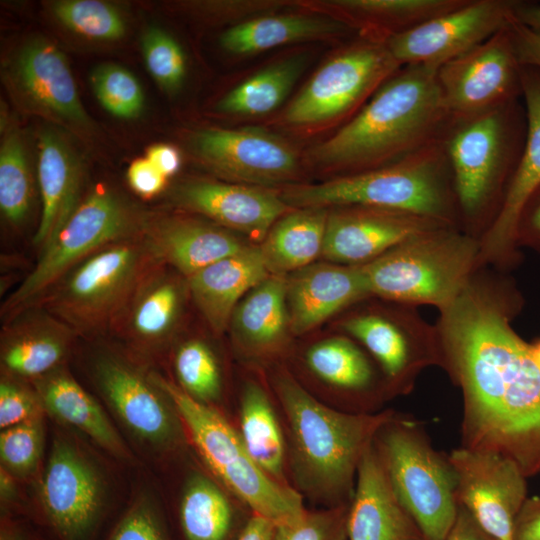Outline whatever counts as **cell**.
<instances>
[{
  "mask_svg": "<svg viewBox=\"0 0 540 540\" xmlns=\"http://www.w3.org/2000/svg\"><path fill=\"white\" fill-rule=\"evenodd\" d=\"M291 332L302 335L370 295L361 266L312 263L286 278Z\"/></svg>",
  "mask_w": 540,
  "mask_h": 540,
  "instance_id": "24",
  "label": "cell"
},
{
  "mask_svg": "<svg viewBox=\"0 0 540 540\" xmlns=\"http://www.w3.org/2000/svg\"><path fill=\"white\" fill-rule=\"evenodd\" d=\"M521 69L510 25L441 66L437 79L451 121L468 119L516 100L522 94Z\"/></svg>",
  "mask_w": 540,
  "mask_h": 540,
  "instance_id": "14",
  "label": "cell"
},
{
  "mask_svg": "<svg viewBox=\"0 0 540 540\" xmlns=\"http://www.w3.org/2000/svg\"><path fill=\"white\" fill-rule=\"evenodd\" d=\"M42 448L41 417L3 429L0 434L1 467L11 474L27 476L36 470Z\"/></svg>",
  "mask_w": 540,
  "mask_h": 540,
  "instance_id": "44",
  "label": "cell"
},
{
  "mask_svg": "<svg viewBox=\"0 0 540 540\" xmlns=\"http://www.w3.org/2000/svg\"><path fill=\"white\" fill-rule=\"evenodd\" d=\"M33 198V184L23 141L16 131H10L0 149V208L12 225L27 218Z\"/></svg>",
  "mask_w": 540,
  "mask_h": 540,
  "instance_id": "39",
  "label": "cell"
},
{
  "mask_svg": "<svg viewBox=\"0 0 540 540\" xmlns=\"http://www.w3.org/2000/svg\"><path fill=\"white\" fill-rule=\"evenodd\" d=\"M304 64L302 56H295L265 68L228 92L219 101L217 109L250 116L273 111L290 92Z\"/></svg>",
  "mask_w": 540,
  "mask_h": 540,
  "instance_id": "38",
  "label": "cell"
},
{
  "mask_svg": "<svg viewBox=\"0 0 540 540\" xmlns=\"http://www.w3.org/2000/svg\"><path fill=\"white\" fill-rule=\"evenodd\" d=\"M156 265L145 276L118 321L123 335L136 347L156 350L173 336L183 312L187 280Z\"/></svg>",
  "mask_w": 540,
  "mask_h": 540,
  "instance_id": "30",
  "label": "cell"
},
{
  "mask_svg": "<svg viewBox=\"0 0 540 540\" xmlns=\"http://www.w3.org/2000/svg\"><path fill=\"white\" fill-rule=\"evenodd\" d=\"M401 66L385 43L365 41L327 61L289 104L284 120L309 126L340 118L356 109Z\"/></svg>",
  "mask_w": 540,
  "mask_h": 540,
  "instance_id": "11",
  "label": "cell"
},
{
  "mask_svg": "<svg viewBox=\"0 0 540 540\" xmlns=\"http://www.w3.org/2000/svg\"><path fill=\"white\" fill-rule=\"evenodd\" d=\"M43 406L36 393L19 379L3 374L0 382V427L14 425L41 417Z\"/></svg>",
  "mask_w": 540,
  "mask_h": 540,
  "instance_id": "47",
  "label": "cell"
},
{
  "mask_svg": "<svg viewBox=\"0 0 540 540\" xmlns=\"http://www.w3.org/2000/svg\"><path fill=\"white\" fill-rule=\"evenodd\" d=\"M174 370L183 392L194 400L213 406L222 393V376L211 347L193 338L182 342L174 354Z\"/></svg>",
  "mask_w": 540,
  "mask_h": 540,
  "instance_id": "40",
  "label": "cell"
},
{
  "mask_svg": "<svg viewBox=\"0 0 540 540\" xmlns=\"http://www.w3.org/2000/svg\"><path fill=\"white\" fill-rule=\"evenodd\" d=\"M445 540H498L486 532L473 516L459 505L455 522Z\"/></svg>",
  "mask_w": 540,
  "mask_h": 540,
  "instance_id": "52",
  "label": "cell"
},
{
  "mask_svg": "<svg viewBox=\"0 0 540 540\" xmlns=\"http://www.w3.org/2000/svg\"><path fill=\"white\" fill-rule=\"evenodd\" d=\"M270 383L284 428L292 488L324 507L349 505L360 461L396 411H342L319 400L283 366L272 370Z\"/></svg>",
  "mask_w": 540,
  "mask_h": 540,
  "instance_id": "2",
  "label": "cell"
},
{
  "mask_svg": "<svg viewBox=\"0 0 540 540\" xmlns=\"http://www.w3.org/2000/svg\"><path fill=\"white\" fill-rule=\"evenodd\" d=\"M453 226L393 209L346 206L328 213L322 255L332 263L361 266L421 232Z\"/></svg>",
  "mask_w": 540,
  "mask_h": 540,
  "instance_id": "20",
  "label": "cell"
},
{
  "mask_svg": "<svg viewBox=\"0 0 540 540\" xmlns=\"http://www.w3.org/2000/svg\"><path fill=\"white\" fill-rule=\"evenodd\" d=\"M93 381L107 405L139 441L157 451H173L187 439L181 419L166 393L129 359L98 354Z\"/></svg>",
  "mask_w": 540,
  "mask_h": 540,
  "instance_id": "13",
  "label": "cell"
},
{
  "mask_svg": "<svg viewBox=\"0 0 540 540\" xmlns=\"http://www.w3.org/2000/svg\"><path fill=\"white\" fill-rule=\"evenodd\" d=\"M0 492L2 504L12 503L17 497V487L12 474L3 467L0 471Z\"/></svg>",
  "mask_w": 540,
  "mask_h": 540,
  "instance_id": "56",
  "label": "cell"
},
{
  "mask_svg": "<svg viewBox=\"0 0 540 540\" xmlns=\"http://www.w3.org/2000/svg\"><path fill=\"white\" fill-rule=\"evenodd\" d=\"M230 329L238 352L253 362H269L286 348L291 332L285 276L269 275L236 306Z\"/></svg>",
  "mask_w": 540,
  "mask_h": 540,
  "instance_id": "28",
  "label": "cell"
},
{
  "mask_svg": "<svg viewBox=\"0 0 540 540\" xmlns=\"http://www.w3.org/2000/svg\"><path fill=\"white\" fill-rule=\"evenodd\" d=\"M38 498L60 540H89L104 513L107 483L89 453L64 434L54 437Z\"/></svg>",
  "mask_w": 540,
  "mask_h": 540,
  "instance_id": "12",
  "label": "cell"
},
{
  "mask_svg": "<svg viewBox=\"0 0 540 540\" xmlns=\"http://www.w3.org/2000/svg\"><path fill=\"white\" fill-rule=\"evenodd\" d=\"M514 18L519 24L540 37V4L517 1Z\"/></svg>",
  "mask_w": 540,
  "mask_h": 540,
  "instance_id": "55",
  "label": "cell"
},
{
  "mask_svg": "<svg viewBox=\"0 0 540 540\" xmlns=\"http://www.w3.org/2000/svg\"><path fill=\"white\" fill-rule=\"evenodd\" d=\"M75 333L40 305H33L5 325L1 364L5 375L37 380L62 367Z\"/></svg>",
  "mask_w": 540,
  "mask_h": 540,
  "instance_id": "27",
  "label": "cell"
},
{
  "mask_svg": "<svg viewBox=\"0 0 540 540\" xmlns=\"http://www.w3.org/2000/svg\"><path fill=\"white\" fill-rule=\"evenodd\" d=\"M191 147L207 168L232 183L268 188L290 181L298 171L294 149L261 129L200 130Z\"/></svg>",
  "mask_w": 540,
  "mask_h": 540,
  "instance_id": "17",
  "label": "cell"
},
{
  "mask_svg": "<svg viewBox=\"0 0 540 540\" xmlns=\"http://www.w3.org/2000/svg\"><path fill=\"white\" fill-rule=\"evenodd\" d=\"M352 27L341 17L309 14L262 15L242 21L220 37L221 46L237 55L253 54L280 45L324 39Z\"/></svg>",
  "mask_w": 540,
  "mask_h": 540,
  "instance_id": "34",
  "label": "cell"
},
{
  "mask_svg": "<svg viewBox=\"0 0 540 540\" xmlns=\"http://www.w3.org/2000/svg\"><path fill=\"white\" fill-rule=\"evenodd\" d=\"M440 140L394 163L281 193L293 209L368 206L411 212L454 226Z\"/></svg>",
  "mask_w": 540,
  "mask_h": 540,
  "instance_id": "4",
  "label": "cell"
},
{
  "mask_svg": "<svg viewBox=\"0 0 540 540\" xmlns=\"http://www.w3.org/2000/svg\"><path fill=\"white\" fill-rule=\"evenodd\" d=\"M269 275L259 247L248 245L186 280L200 313L215 333L222 334L238 303Z\"/></svg>",
  "mask_w": 540,
  "mask_h": 540,
  "instance_id": "31",
  "label": "cell"
},
{
  "mask_svg": "<svg viewBox=\"0 0 540 540\" xmlns=\"http://www.w3.org/2000/svg\"><path fill=\"white\" fill-rule=\"evenodd\" d=\"M143 234L87 257L35 304L74 333L94 335L116 327L136 289L155 267Z\"/></svg>",
  "mask_w": 540,
  "mask_h": 540,
  "instance_id": "8",
  "label": "cell"
},
{
  "mask_svg": "<svg viewBox=\"0 0 540 540\" xmlns=\"http://www.w3.org/2000/svg\"><path fill=\"white\" fill-rule=\"evenodd\" d=\"M449 458L459 505L498 540H512L515 519L528 498V477L513 460L493 451L460 446Z\"/></svg>",
  "mask_w": 540,
  "mask_h": 540,
  "instance_id": "16",
  "label": "cell"
},
{
  "mask_svg": "<svg viewBox=\"0 0 540 540\" xmlns=\"http://www.w3.org/2000/svg\"><path fill=\"white\" fill-rule=\"evenodd\" d=\"M37 173L42 211L34 244L42 252L81 201L80 162L68 142L50 128L39 133Z\"/></svg>",
  "mask_w": 540,
  "mask_h": 540,
  "instance_id": "29",
  "label": "cell"
},
{
  "mask_svg": "<svg viewBox=\"0 0 540 540\" xmlns=\"http://www.w3.org/2000/svg\"><path fill=\"white\" fill-rule=\"evenodd\" d=\"M149 219L112 190L90 191L55 239L40 252L33 270L5 301L2 310L7 320L35 305L87 257L111 244L142 235Z\"/></svg>",
  "mask_w": 540,
  "mask_h": 540,
  "instance_id": "9",
  "label": "cell"
},
{
  "mask_svg": "<svg viewBox=\"0 0 540 540\" xmlns=\"http://www.w3.org/2000/svg\"><path fill=\"white\" fill-rule=\"evenodd\" d=\"M0 540H29L27 532L19 525L2 520Z\"/></svg>",
  "mask_w": 540,
  "mask_h": 540,
  "instance_id": "57",
  "label": "cell"
},
{
  "mask_svg": "<svg viewBox=\"0 0 540 540\" xmlns=\"http://www.w3.org/2000/svg\"><path fill=\"white\" fill-rule=\"evenodd\" d=\"M126 177L130 188L144 198L159 194L167 182V178L147 158L134 160Z\"/></svg>",
  "mask_w": 540,
  "mask_h": 540,
  "instance_id": "49",
  "label": "cell"
},
{
  "mask_svg": "<svg viewBox=\"0 0 540 540\" xmlns=\"http://www.w3.org/2000/svg\"><path fill=\"white\" fill-rule=\"evenodd\" d=\"M512 540H540V496L524 502L514 522Z\"/></svg>",
  "mask_w": 540,
  "mask_h": 540,
  "instance_id": "51",
  "label": "cell"
},
{
  "mask_svg": "<svg viewBox=\"0 0 540 540\" xmlns=\"http://www.w3.org/2000/svg\"><path fill=\"white\" fill-rule=\"evenodd\" d=\"M479 239L441 226L401 242L361 265L371 296L439 311L464 289L479 268Z\"/></svg>",
  "mask_w": 540,
  "mask_h": 540,
  "instance_id": "5",
  "label": "cell"
},
{
  "mask_svg": "<svg viewBox=\"0 0 540 540\" xmlns=\"http://www.w3.org/2000/svg\"><path fill=\"white\" fill-rule=\"evenodd\" d=\"M43 409L85 434L111 455L131 459V453L100 404L60 367L33 381Z\"/></svg>",
  "mask_w": 540,
  "mask_h": 540,
  "instance_id": "32",
  "label": "cell"
},
{
  "mask_svg": "<svg viewBox=\"0 0 540 540\" xmlns=\"http://www.w3.org/2000/svg\"><path fill=\"white\" fill-rule=\"evenodd\" d=\"M143 237L157 264L186 279L248 246L215 223L182 216L150 218Z\"/></svg>",
  "mask_w": 540,
  "mask_h": 540,
  "instance_id": "25",
  "label": "cell"
},
{
  "mask_svg": "<svg viewBox=\"0 0 540 540\" xmlns=\"http://www.w3.org/2000/svg\"><path fill=\"white\" fill-rule=\"evenodd\" d=\"M342 328L378 363L391 398L408 394L425 368L439 365L436 329L415 314L402 323L361 313L347 318Z\"/></svg>",
  "mask_w": 540,
  "mask_h": 540,
  "instance_id": "19",
  "label": "cell"
},
{
  "mask_svg": "<svg viewBox=\"0 0 540 540\" xmlns=\"http://www.w3.org/2000/svg\"><path fill=\"white\" fill-rule=\"evenodd\" d=\"M515 101L455 121L453 132L444 142L455 198L469 219L483 214L506 177L510 179L519 159L526 117Z\"/></svg>",
  "mask_w": 540,
  "mask_h": 540,
  "instance_id": "10",
  "label": "cell"
},
{
  "mask_svg": "<svg viewBox=\"0 0 540 540\" xmlns=\"http://www.w3.org/2000/svg\"><path fill=\"white\" fill-rule=\"evenodd\" d=\"M175 203L215 224L262 241L275 222L293 210L268 188L239 183L192 180L173 191Z\"/></svg>",
  "mask_w": 540,
  "mask_h": 540,
  "instance_id": "21",
  "label": "cell"
},
{
  "mask_svg": "<svg viewBox=\"0 0 540 540\" xmlns=\"http://www.w3.org/2000/svg\"><path fill=\"white\" fill-rule=\"evenodd\" d=\"M533 351L540 360V339L532 343Z\"/></svg>",
  "mask_w": 540,
  "mask_h": 540,
  "instance_id": "58",
  "label": "cell"
},
{
  "mask_svg": "<svg viewBox=\"0 0 540 540\" xmlns=\"http://www.w3.org/2000/svg\"><path fill=\"white\" fill-rule=\"evenodd\" d=\"M349 505L305 509L276 524L275 540H346Z\"/></svg>",
  "mask_w": 540,
  "mask_h": 540,
  "instance_id": "45",
  "label": "cell"
},
{
  "mask_svg": "<svg viewBox=\"0 0 540 540\" xmlns=\"http://www.w3.org/2000/svg\"><path fill=\"white\" fill-rule=\"evenodd\" d=\"M514 0H467L460 7L390 37L398 64L439 69L483 43L514 19Z\"/></svg>",
  "mask_w": 540,
  "mask_h": 540,
  "instance_id": "15",
  "label": "cell"
},
{
  "mask_svg": "<svg viewBox=\"0 0 540 540\" xmlns=\"http://www.w3.org/2000/svg\"><path fill=\"white\" fill-rule=\"evenodd\" d=\"M12 82L28 105L45 117L75 128L90 125L68 61L48 40L23 45L12 64Z\"/></svg>",
  "mask_w": 540,
  "mask_h": 540,
  "instance_id": "22",
  "label": "cell"
},
{
  "mask_svg": "<svg viewBox=\"0 0 540 540\" xmlns=\"http://www.w3.org/2000/svg\"><path fill=\"white\" fill-rule=\"evenodd\" d=\"M437 69L403 66L333 136L314 147L325 168L365 171L394 163L433 143L447 121Z\"/></svg>",
  "mask_w": 540,
  "mask_h": 540,
  "instance_id": "3",
  "label": "cell"
},
{
  "mask_svg": "<svg viewBox=\"0 0 540 540\" xmlns=\"http://www.w3.org/2000/svg\"><path fill=\"white\" fill-rule=\"evenodd\" d=\"M373 442L394 493L425 540H445L459 508L449 454L433 446L423 422L399 412Z\"/></svg>",
  "mask_w": 540,
  "mask_h": 540,
  "instance_id": "7",
  "label": "cell"
},
{
  "mask_svg": "<svg viewBox=\"0 0 540 540\" xmlns=\"http://www.w3.org/2000/svg\"><path fill=\"white\" fill-rule=\"evenodd\" d=\"M349 540H425L401 504L374 446L365 451L347 518Z\"/></svg>",
  "mask_w": 540,
  "mask_h": 540,
  "instance_id": "26",
  "label": "cell"
},
{
  "mask_svg": "<svg viewBox=\"0 0 540 540\" xmlns=\"http://www.w3.org/2000/svg\"><path fill=\"white\" fill-rule=\"evenodd\" d=\"M303 361L316 380L340 396L342 411L376 413L391 399L367 354L346 336L315 342L306 349Z\"/></svg>",
  "mask_w": 540,
  "mask_h": 540,
  "instance_id": "23",
  "label": "cell"
},
{
  "mask_svg": "<svg viewBox=\"0 0 540 540\" xmlns=\"http://www.w3.org/2000/svg\"><path fill=\"white\" fill-rule=\"evenodd\" d=\"M142 52L148 72L167 92H176L186 74V61L182 48L165 31L152 27L142 38Z\"/></svg>",
  "mask_w": 540,
  "mask_h": 540,
  "instance_id": "43",
  "label": "cell"
},
{
  "mask_svg": "<svg viewBox=\"0 0 540 540\" xmlns=\"http://www.w3.org/2000/svg\"><path fill=\"white\" fill-rule=\"evenodd\" d=\"M516 245L540 255V186L525 203L516 226Z\"/></svg>",
  "mask_w": 540,
  "mask_h": 540,
  "instance_id": "48",
  "label": "cell"
},
{
  "mask_svg": "<svg viewBox=\"0 0 540 540\" xmlns=\"http://www.w3.org/2000/svg\"><path fill=\"white\" fill-rule=\"evenodd\" d=\"M54 16L70 30L95 40H117L125 34L119 11L99 0H61L52 4Z\"/></svg>",
  "mask_w": 540,
  "mask_h": 540,
  "instance_id": "41",
  "label": "cell"
},
{
  "mask_svg": "<svg viewBox=\"0 0 540 540\" xmlns=\"http://www.w3.org/2000/svg\"><path fill=\"white\" fill-rule=\"evenodd\" d=\"M90 82L98 102L111 115L132 119L142 111L141 84L126 68L111 63L99 65L92 71Z\"/></svg>",
  "mask_w": 540,
  "mask_h": 540,
  "instance_id": "42",
  "label": "cell"
},
{
  "mask_svg": "<svg viewBox=\"0 0 540 540\" xmlns=\"http://www.w3.org/2000/svg\"><path fill=\"white\" fill-rule=\"evenodd\" d=\"M328 211L293 209L278 219L258 246L270 275L285 276L322 254Z\"/></svg>",
  "mask_w": 540,
  "mask_h": 540,
  "instance_id": "35",
  "label": "cell"
},
{
  "mask_svg": "<svg viewBox=\"0 0 540 540\" xmlns=\"http://www.w3.org/2000/svg\"><path fill=\"white\" fill-rule=\"evenodd\" d=\"M510 33L520 65L540 69V37L519 24L515 18L510 24Z\"/></svg>",
  "mask_w": 540,
  "mask_h": 540,
  "instance_id": "50",
  "label": "cell"
},
{
  "mask_svg": "<svg viewBox=\"0 0 540 540\" xmlns=\"http://www.w3.org/2000/svg\"><path fill=\"white\" fill-rule=\"evenodd\" d=\"M526 134L517 164L493 220L479 239L478 265L511 266L519 259L515 233L520 213L540 186V69L522 66Z\"/></svg>",
  "mask_w": 540,
  "mask_h": 540,
  "instance_id": "18",
  "label": "cell"
},
{
  "mask_svg": "<svg viewBox=\"0 0 540 540\" xmlns=\"http://www.w3.org/2000/svg\"><path fill=\"white\" fill-rule=\"evenodd\" d=\"M175 407L185 434L210 474L252 514L276 524L306 508L303 497L269 477L246 451L235 425L216 408L200 403L174 382L151 374Z\"/></svg>",
  "mask_w": 540,
  "mask_h": 540,
  "instance_id": "6",
  "label": "cell"
},
{
  "mask_svg": "<svg viewBox=\"0 0 540 540\" xmlns=\"http://www.w3.org/2000/svg\"><path fill=\"white\" fill-rule=\"evenodd\" d=\"M276 523L252 514L241 529L236 540H275Z\"/></svg>",
  "mask_w": 540,
  "mask_h": 540,
  "instance_id": "54",
  "label": "cell"
},
{
  "mask_svg": "<svg viewBox=\"0 0 540 540\" xmlns=\"http://www.w3.org/2000/svg\"><path fill=\"white\" fill-rule=\"evenodd\" d=\"M467 0H334L337 10L352 28L374 33L375 42L408 31L434 17L450 12Z\"/></svg>",
  "mask_w": 540,
  "mask_h": 540,
  "instance_id": "36",
  "label": "cell"
},
{
  "mask_svg": "<svg viewBox=\"0 0 540 540\" xmlns=\"http://www.w3.org/2000/svg\"><path fill=\"white\" fill-rule=\"evenodd\" d=\"M108 540H169L156 505L146 496L127 509Z\"/></svg>",
  "mask_w": 540,
  "mask_h": 540,
  "instance_id": "46",
  "label": "cell"
},
{
  "mask_svg": "<svg viewBox=\"0 0 540 540\" xmlns=\"http://www.w3.org/2000/svg\"><path fill=\"white\" fill-rule=\"evenodd\" d=\"M167 179L181 167V155L177 148L168 144H155L147 150L146 157Z\"/></svg>",
  "mask_w": 540,
  "mask_h": 540,
  "instance_id": "53",
  "label": "cell"
},
{
  "mask_svg": "<svg viewBox=\"0 0 540 540\" xmlns=\"http://www.w3.org/2000/svg\"><path fill=\"white\" fill-rule=\"evenodd\" d=\"M230 496L212 475L192 473L185 482L179 505L186 540H226L234 515Z\"/></svg>",
  "mask_w": 540,
  "mask_h": 540,
  "instance_id": "37",
  "label": "cell"
},
{
  "mask_svg": "<svg viewBox=\"0 0 540 540\" xmlns=\"http://www.w3.org/2000/svg\"><path fill=\"white\" fill-rule=\"evenodd\" d=\"M235 427L254 462L274 481L292 488L279 411L265 386L255 379H248L243 384Z\"/></svg>",
  "mask_w": 540,
  "mask_h": 540,
  "instance_id": "33",
  "label": "cell"
},
{
  "mask_svg": "<svg viewBox=\"0 0 540 540\" xmlns=\"http://www.w3.org/2000/svg\"><path fill=\"white\" fill-rule=\"evenodd\" d=\"M511 286L473 275L440 310L439 365L462 396L461 447L497 452L540 473V360L511 325Z\"/></svg>",
  "mask_w": 540,
  "mask_h": 540,
  "instance_id": "1",
  "label": "cell"
}]
</instances>
